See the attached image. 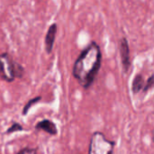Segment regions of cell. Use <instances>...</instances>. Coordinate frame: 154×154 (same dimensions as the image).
Segmentation results:
<instances>
[{"mask_svg": "<svg viewBox=\"0 0 154 154\" xmlns=\"http://www.w3.org/2000/svg\"><path fill=\"white\" fill-rule=\"evenodd\" d=\"M101 62V50L96 42H91L80 53L73 66V76L81 87L87 89L92 85L100 69Z\"/></svg>", "mask_w": 154, "mask_h": 154, "instance_id": "cell-1", "label": "cell"}, {"mask_svg": "<svg viewBox=\"0 0 154 154\" xmlns=\"http://www.w3.org/2000/svg\"><path fill=\"white\" fill-rule=\"evenodd\" d=\"M56 32H57V24L56 23H52L46 33L45 36V50L47 53H51L54 45V42H55V38H56Z\"/></svg>", "mask_w": 154, "mask_h": 154, "instance_id": "cell-5", "label": "cell"}, {"mask_svg": "<svg viewBox=\"0 0 154 154\" xmlns=\"http://www.w3.org/2000/svg\"><path fill=\"white\" fill-rule=\"evenodd\" d=\"M37 148H30V147H25L19 151L16 154H37Z\"/></svg>", "mask_w": 154, "mask_h": 154, "instance_id": "cell-10", "label": "cell"}, {"mask_svg": "<svg viewBox=\"0 0 154 154\" xmlns=\"http://www.w3.org/2000/svg\"><path fill=\"white\" fill-rule=\"evenodd\" d=\"M23 127L20 124L14 122V123H13V125L7 129L6 134H12V133L20 132V131H23Z\"/></svg>", "mask_w": 154, "mask_h": 154, "instance_id": "cell-9", "label": "cell"}, {"mask_svg": "<svg viewBox=\"0 0 154 154\" xmlns=\"http://www.w3.org/2000/svg\"><path fill=\"white\" fill-rule=\"evenodd\" d=\"M154 85V75H152L148 79H147V83L144 85L143 88V92H147L152 87H153Z\"/></svg>", "mask_w": 154, "mask_h": 154, "instance_id": "cell-11", "label": "cell"}, {"mask_svg": "<svg viewBox=\"0 0 154 154\" xmlns=\"http://www.w3.org/2000/svg\"><path fill=\"white\" fill-rule=\"evenodd\" d=\"M24 75L23 67L14 60L7 52L0 54V77L6 82H13L15 79H22Z\"/></svg>", "mask_w": 154, "mask_h": 154, "instance_id": "cell-2", "label": "cell"}, {"mask_svg": "<svg viewBox=\"0 0 154 154\" xmlns=\"http://www.w3.org/2000/svg\"><path fill=\"white\" fill-rule=\"evenodd\" d=\"M119 51H120V56H121L124 71L126 72L131 66V58H130L129 44L125 37H123L119 42Z\"/></svg>", "mask_w": 154, "mask_h": 154, "instance_id": "cell-4", "label": "cell"}, {"mask_svg": "<svg viewBox=\"0 0 154 154\" xmlns=\"http://www.w3.org/2000/svg\"><path fill=\"white\" fill-rule=\"evenodd\" d=\"M143 88H144V79H143V75L138 74L134 79L133 85H132V90L134 94H137L142 89L143 90Z\"/></svg>", "mask_w": 154, "mask_h": 154, "instance_id": "cell-7", "label": "cell"}, {"mask_svg": "<svg viewBox=\"0 0 154 154\" xmlns=\"http://www.w3.org/2000/svg\"><path fill=\"white\" fill-rule=\"evenodd\" d=\"M35 129L43 131L51 135H56L58 134V129H57L56 125L52 121L48 120V119H44L37 123V125H35Z\"/></svg>", "mask_w": 154, "mask_h": 154, "instance_id": "cell-6", "label": "cell"}, {"mask_svg": "<svg viewBox=\"0 0 154 154\" xmlns=\"http://www.w3.org/2000/svg\"><path fill=\"white\" fill-rule=\"evenodd\" d=\"M152 141L154 142V129L152 130Z\"/></svg>", "mask_w": 154, "mask_h": 154, "instance_id": "cell-12", "label": "cell"}, {"mask_svg": "<svg viewBox=\"0 0 154 154\" xmlns=\"http://www.w3.org/2000/svg\"><path fill=\"white\" fill-rule=\"evenodd\" d=\"M115 143L107 140L99 132H96L90 140L88 154H113Z\"/></svg>", "mask_w": 154, "mask_h": 154, "instance_id": "cell-3", "label": "cell"}, {"mask_svg": "<svg viewBox=\"0 0 154 154\" xmlns=\"http://www.w3.org/2000/svg\"><path fill=\"white\" fill-rule=\"evenodd\" d=\"M41 99H42V97H41V96H38V97H33V98L30 99V100L26 103V105L24 106V107H23V112H22L23 116H25V115L28 113L29 109H30V108H31L34 104L38 103Z\"/></svg>", "mask_w": 154, "mask_h": 154, "instance_id": "cell-8", "label": "cell"}]
</instances>
